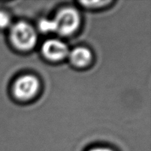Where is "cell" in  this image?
Returning a JSON list of instances; mask_svg holds the SVG:
<instances>
[{
  "instance_id": "5b68a950",
  "label": "cell",
  "mask_w": 151,
  "mask_h": 151,
  "mask_svg": "<svg viewBox=\"0 0 151 151\" xmlns=\"http://www.w3.org/2000/svg\"><path fill=\"white\" fill-rule=\"evenodd\" d=\"M69 58L74 65L82 67L87 66L91 62V53L88 49L84 47H78L71 52Z\"/></svg>"
},
{
  "instance_id": "6da1fadb",
  "label": "cell",
  "mask_w": 151,
  "mask_h": 151,
  "mask_svg": "<svg viewBox=\"0 0 151 151\" xmlns=\"http://www.w3.org/2000/svg\"><path fill=\"white\" fill-rule=\"evenodd\" d=\"M10 38L13 45L18 49L28 50L36 44L37 34L29 24L25 22H19L11 28Z\"/></svg>"
},
{
  "instance_id": "9c48e42d",
  "label": "cell",
  "mask_w": 151,
  "mask_h": 151,
  "mask_svg": "<svg viewBox=\"0 0 151 151\" xmlns=\"http://www.w3.org/2000/svg\"><path fill=\"white\" fill-rule=\"evenodd\" d=\"M89 151H114L109 148H106V147H96V148L91 149Z\"/></svg>"
},
{
  "instance_id": "277c9868",
  "label": "cell",
  "mask_w": 151,
  "mask_h": 151,
  "mask_svg": "<svg viewBox=\"0 0 151 151\" xmlns=\"http://www.w3.org/2000/svg\"><path fill=\"white\" fill-rule=\"evenodd\" d=\"M42 52L47 58L52 60H58L64 58L69 50L66 44L56 39L48 40L42 46Z\"/></svg>"
},
{
  "instance_id": "7a4b0ae2",
  "label": "cell",
  "mask_w": 151,
  "mask_h": 151,
  "mask_svg": "<svg viewBox=\"0 0 151 151\" xmlns=\"http://www.w3.org/2000/svg\"><path fill=\"white\" fill-rule=\"evenodd\" d=\"M56 29L63 35H69L79 27L81 19L79 13L73 8H64L58 12L54 19Z\"/></svg>"
},
{
  "instance_id": "ba28073f",
  "label": "cell",
  "mask_w": 151,
  "mask_h": 151,
  "mask_svg": "<svg viewBox=\"0 0 151 151\" xmlns=\"http://www.w3.org/2000/svg\"><path fill=\"white\" fill-rule=\"evenodd\" d=\"M83 4H106V3H109V1H83Z\"/></svg>"
},
{
  "instance_id": "3957f363",
  "label": "cell",
  "mask_w": 151,
  "mask_h": 151,
  "mask_svg": "<svg viewBox=\"0 0 151 151\" xmlns=\"http://www.w3.org/2000/svg\"><path fill=\"white\" fill-rule=\"evenodd\" d=\"M39 89L38 80L32 75H24L16 81L13 86V93L16 98L27 100L33 97Z\"/></svg>"
},
{
  "instance_id": "52a82bcc",
  "label": "cell",
  "mask_w": 151,
  "mask_h": 151,
  "mask_svg": "<svg viewBox=\"0 0 151 151\" xmlns=\"http://www.w3.org/2000/svg\"><path fill=\"white\" fill-rule=\"evenodd\" d=\"M10 24V18L5 12L0 11V28L7 27Z\"/></svg>"
},
{
  "instance_id": "8992f818",
  "label": "cell",
  "mask_w": 151,
  "mask_h": 151,
  "mask_svg": "<svg viewBox=\"0 0 151 151\" xmlns=\"http://www.w3.org/2000/svg\"><path fill=\"white\" fill-rule=\"evenodd\" d=\"M40 30L44 32L55 31L56 27L54 20H48V19H43L39 23Z\"/></svg>"
}]
</instances>
